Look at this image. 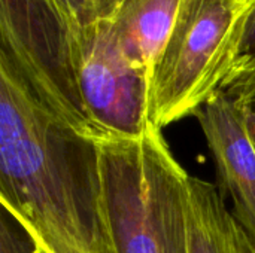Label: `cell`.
Masks as SVG:
<instances>
[{"instance_id": "6", "label": "cell", "mask_w": 255, "mask_h": 253, "mask_svg": "<svg viewBox=\"0 0 255 253\" xmlns=\"http://www.w3.org/2000/svg\"><path fill=\"white\" fill-rule=\"evenodd\" d=\"M181 0H126L111 21L128 58L149 81L172 33Z\"/></svg>"}, {"instance_id": "12", "label": "cell", "mask_w": 255, "mask_h": 253, "mask_svg": "<svg viewBox=\"0 0 255 253\" xmlns=\"http://www.w3.org/2000/svg\"><path fill=\"white\" fill-rule=\"evenodd\" d=\"M242 1H244L245 4H248V6H253L255 3V0H242Z\"/></svg>"}, {"instance_id": "3", "label": "cell", "mask_w": 255, "mask_h": 253, "mask_svg": "<svg viewBox=\"0 0 255 253\" xmlns=\"http://www.w3.org/2000/svg\"><path fill=\"white\" fill-rule=\"evenodd\" d=\"M1 51L43 106L76 136L108 137L81 101L70 58L69 36L45 0H0Z\"/></svg>"}, {"instance_id": "11", "label": "cell", "mask_w": 255, "mask_h": 253, "mask_svg": "<svg viewBox=\"0 0 255 253\" xmlns=\"http://www.w3.org/2000/svg\"><path fill=\"white\" fill-rule=\"evenodd\" d=\"M224 89L235 94L239 98V101L244 104V107L247 109V112L250 115V119L253 122L255 133V72Z\"/></svg>"}, {"instance_id": "9", "label": "cell", "mask_w": 255, "mask_h": 253, "mask_svg": "<svg viewBox=\"0 0 255 253\" xmlns=\"http://www.w3.org/2000/svg\"><path fill=\"white\" fill-rule=\"evenodd\" d=\"M255 72V3L250 7L242 25L241 39L238 45L236 60L230 73V78L224 88L236 84Z\"/></svg>"}, {"instance_id": "5", "label": "cell", "mask_w": 255, "mask_h": 253, "mask_svg": "<svg viewBox=\"0 0 255 253\" xmlns=\"http://www.w3.org/2000/svg\"><path fill=\"white\" fill-rule=\"evenodd\" d=\"M217 166L221 189L232 213L255 248V133L239 98L218 91L194 115Z\"/></svg>"}, {"instance_id": "4", "label": "cell", "mask_w": 255, "mask_h": 253, "mask_svg": "<svg viewBox=\"0 0 255 253\" xmlns=\"http://www.w3.org/2000/svg\"><path fill=\"white\" fill-rule=\"evenodd\" d=\"M76 88L106 137H139L148 121L149 81L123 52L108 21L69 36Z\"/></svg>"}, {"instance_id": "7", "label": "cell", "mask_w": 255, "mask_h": 253, "mask_svg": "<svg viewBox=\"0 0 255 253\" xmlns=\"http://www.w3.org/2000/svg\"><path fill=\"white\" fill-rule=\"evenodd\" d=\"M188 234L190 253H255L224 195L214 183L197 176H190Z\"/></svg>"}, {"instance_id": "10", "label": "cell", "mask_w": 255, "mask_h": 253, "mask_svg": "<svg viewBox=\"0 0 255 253\" xmlns=\"http://www.w3.org/2000/svg\"><path fill=\"white\" fill-rule=\"evenodd\" d=\"M0 222V253H40L28 231L4 207Z\"/></svg>"}, {"instance_id": "13", "label": "cell", "mask_w": 255, "mask_h": 253, "mask_svg": "<svg viewBox=\"0 0 255 253\" xmlns=\"http://www.w3.org/2000/svg\"><path fill=\"white\" fill-rule=\"evenodd\" d=\"M39 249H40V248H39ZM40 253H45V252H43V251H42V249H40Z\"/></svg>"}, {"instance_id": "8", "label": "cell", "mask_w": 255, "mask_h": 253, "mask_svg": "<svg viewBox=\"0 0 255 253\" xmlns=\"http://www.w3.org/2000/svg\"><path fill=\"white\" fill-rule=\"evenodd\" d=\"M67 36L99 22L111 21L126 0H45Z\"/></svg>"}, {"instance_id": "1", "label": "cell", "mask_w": 255, "mask_h": 253, "mask_svg": "<svg viewBox=\"0 0 255 253\" xmlns=\"http://www.w3.org/2000/svg\"><path fill=\"white\" fill-rule=\"evenodd\" d=\"M100 197L117 253H190V176L152 124L96 143Z\"/></svg>"}, {"instance_id": "2", "label": "cell", "mask_w": 255, "mask_h": 253, "mask_svg": "<svg viewBox=\"0 0 255 253\" xmlns=\"http://www.w3.org/2000/svg\"><path fill=\"white\" fill-rule=\"evenodd\" d=\"M251 6L242 0H181L175 24L155 66L148 121L163 130L224 89Z\"/></svg>"}]
</instances>
